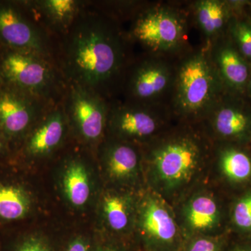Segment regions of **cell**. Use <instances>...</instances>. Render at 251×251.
Masks as SVG:
<instances>
[{"instance_id":"836d02e7","label":"cell","mask_w":251,"mask_h":251,"mask_svg":"<svg viewBox=\"0 0 251 251\" xmlns=\"http://www.w3.org/2000/svg\"><path fill=\"white\" fill-rule=\"evenodd\" d=\"M247 19L248 20V21H249V23H250L251 25V16H249V17L247 18Z\"/></svg>"},{"instance_id":"8992f818","label":"cell","mask_w":251,"mask_h":251,"mask_svg":"<svg viewBox=\"0 0 251 251\" xmlns=\"http://www.w3.org/2000/svg\"><path fill=\"white\" fill-rule=\"evenodd\" d=\"M226 195L206 181L173 206L184 241L198 236L216 237L229 233L231 204L227 205Z\"/></svg>"},{"instance_id":"e575fe53","label":"cell","mask_w":251,"mask_h":251,"mask_svg":"<svg viewBox=\"0 0 251 251\" xmlns=\"http://www.w3.org/2000/svg\"><path fill=\"white\" fill-rule=\"evenodd\" d=\"M3 46H1V44H0V54H1V51H2V49H3Z\"/></svg>"},{"instance_id":"3957f363","label":"cell","mask_w":251,"mask_h":251,"mask_svg":"<svg viewBox=\"0 0 251 251\" xmlns=\"http://www.w3.org/2000/svg\"><path fill=\"white\" fill-rule=\"evenodd\" d=\"M226 92L209 46L191 47L175 59L169 103L175 122L201 123Z\"/></svg>"},{"instance_id":"f546056e","label":"cell","mask_w":251,"mask_h":251,"mask_svg":"<svg viewBox=\"0 0 251 251\" xmlns=\"http://www.w3.org/2000/svg\"><path fill=\"white\" fill-rule=\"evenodd\" d=\"M13 153L7 140L0 130V166L12 161Z\"/></svg>"},{"instance_id":"4fadbf2b","label":"cell","mask_w":251,"mask_h":251,"mask_svg":"<svg viewBox=\"0 0 251 251\" xmlns=\"http://www.w3.org/2000/svg\"><path fill=\"white\" fill-rule=\"evenodd\" d=\"M214 143L251 141V103L245 96L226 92L202 122Z\"/></svg>"},{"instance_id":"5b68a950","label":"cell","mask_w":251,"mask_h":251,"mask_svg":"<svg viewBox=\"0 0 251 251\" xmlns=\"http://www.w3.org/2000/svg\"><path fill=\"white\" fill-rule=\"evenodd\" d=\"M0 85L56 104L62 102L68 83L53 59L3 48Z\"/></svg>"},{"instance_id":"7402d4cb","label":"cell","mask_w":251,"mask_h":251,"mask_svg":"<svg viewBox=\"0 0 251 251\" xmlns=\"http://www.w3.org/2000/svg\"><path fill=\"white\" fill-rule=\"evenodd\" d=\"M63 177V187L73 205H85L90 197L91 186L87 168L79 157L70 158Z\"/></svg>"},{"instance_id":"d6a6232c","label":"cell","mask_w":251,"mask_h":251,"mask_svg":"<svg viewBox=\"0 0 251 251\" xmlns=\"http://www.w3.org/2000/svg\"><path fill=\"white\" fill-rule=\"evenodd\" d=\"M2 249V239H1V236H0V251H1Z\"/></svg>"},{"instance_id":"7c38bea8","label":"cell","mask_w":251,"mask_h":251,"mask_svg":"<svg viewBox=\"0 0 251 251\" xmlns=\"http://www.w3.org/2000/svg\"><path fill=\"white\" fill-rule=\"evenodd\" d=\"M53 105L0 85V130L13 156L31 128Z\"/></svg>"},{"instance_id":"603a6c76","label":"cell","mask_w":251,"mask_h":251,"mask_svg":"<svg viewBox=\"0 0 251 251\" xmlns=\"http://www.w3.org/2000/svg\"><path fill=\"white\" fill-rule=\"evenodd\" d=\"M147 2L148 1L90 0L92 7L122 25L128 21L130 22Z\"/></svg>"},{"instance_id":"ffe728a7","label":"cell","mask_w":251,"mask_h":251,"mask_svg":"<svg viewBox=\"0 0 251 251\" xmlns=\"http://www.w3.org/2000/svg\"><path fill=\"white\" fill-rule=\"evenodd\" d=\"M138 193L116 188L104 195L102 201L104 221L115 238L126 240L124 237H129L133 234Z\"/></svg>"},{"instance_id":"9a60e30c","label":"cell","mask_w":251,"mask_h":251,"mask_svg":"<svg viewBox=\"0 0 251 251\" xmlns=\"http://www.w3.org/2000/svg\"><path fill=\"white\" fill-rule=\"evenodd\" d=\"M71 134L62 102L46 111L26 135L13 156L23 161L46 158L64 146Z\"/></svg>"},{"instance_id":"f1b7e54d","label":"cell","mask_w":251,"mask_h":251,"mask_svg":"<svg viewBox=\"0 0 251 251\" xmlns=\"http://www.w3.org/2000/svg\"><path fill=\"white\" fill-rule=\"evenodd\" d=\"M97 244L94 246L92 243L85 237H76L66 244L63 251H96Z\"/></svg>"},{"instance_id":"6da1fadb","label":"cell","mask_w":251,"mask_h":251,"mask_svg":"<svg viewBox=\"0 0 251 251\" xmlns=\"http://www.w3.org/2000/svg\"><path fill=\"white\" fill-rule=\"evenodd\" d=\"M123 25L89 4L56 41L54 60L68 84L90 89L111 100L121 94L126 71L134 58Z\"/></svg>"},{"instance_id":"2e32d148","label":"cell","mask_w":251,"mask_h":251,"mask_svg":"<svg viewBox=\"0 0 251 251\" xmlns=\"http://www.w3.org/2000/svg\"><path fill=\"white\" fill-rule=\"evenodd\" d=\"M246 145L214 143L208 181L225 193L251 184V153Z\"/></svg>"},{"instance_id":"5bb4252c","label":"cell","mask_w":251,"mask_h":251,"mask_svg":"<svg viewBox=\"0 0 251 251\" xmlns=\"http://www.w3.org/2000/svg\"><path fill=\"white\" fill-rule=\"evenodd\" d=\"M99 153L108 179L120 189L139 192L146 188L141 148L105 135Z\"/></svg>"},{"instance_id":"1f68e13d","label":"cell","mask_w":251,"mask_h":251,"mask_svg":"<svg viewBox=\"0 0 251 251\" xmlns=\"http://www.w3.org/2000/svg\"><path fill=\"white\" fill-rule=\"evenodd\" d=\"M245 97L251 103V73L250 77H249V82H248L247 90H246Z\"/></svg>"},{"instance_id":"484cf974","label":"cell","mask_w":251,"mask_h":251,"mask_svg":"<svg viewBox=\"0 0 251 251\" xmlns=\"http://www.w3.org/2000/svg\"><path fill=\"white\" fill-rule=\"evenodd\" d=\"M231 40L239 52L249 63L251 62V25L236 14L229 25L228 33Z\"/></svg>"},{"instance_id":"44dd1931","label":"cell","mask_w":251,"mask_h":251,"mask_svg":"<svg viewBox=\"0 0 251 251\" xmlns=\"http://www.w3.org/2000/svg\"><path fill=\"white\" fill-rule=\"evenodd\" d=\"M0 173V226L18 224L30 213L31 200L22 181Z\"/></svg>"},{"instance_id":"d4e9b609","label":"cell","mask_w":251,"mask_h":251,"mask_svg":"<svg viewBox=\"0 0 251 251\" xmlns=\"http://www.w3.org/2000/svg\"><path fill=\"white\" fill-rule=\"evenodd\" d=\"M1 239V251H57L47 238L37 234H21Z\"/></svg>"},{"instance_id":"7a4b0ae2","label":"cell","mask_w":251,"mask_h":251,"mask_svg":"<svg viewBox=\"0 0 251 251\" xmlns=\"http://www.w3.org/2000/svg\"><path fill=\"white\" fill-rule=\"evenodd\" d=\"M214 148L202 124L175 122L141 147L146 187L173 206L208 181Z\"/></svg>"},{"instance_id":"ac0fdd59","label":"cell","mask_w":251,"mask_h":251,"mask_svg":"<svg viewBox=\"0 0 251 251\" xmlns=\"http://www.w3.org/2000/svg\"><path fill=\"white\" fill-rule=\"evenodd\" d=\"M36 22L57 41L87 7L89 0H22Z\"/></svg>"},{"instance_id":"d6986e66","label":"cell","mask_w":251,"mask_h":251,"mask_svg":"<svg viewBox=\"0 0 251 251\" xmlns=\"http://www.w3.org/2000/svg\"><path fill=\"white\" fill-rule=\"evenodd\" d=\"M193 25L202 34V44L211 46L227 35L229 25L237 14L230 1L196 0L188 3Z\"/></svg>"},{"instance_id":"52a82bcc","label":"cell","mask_w":251,"mask_h":251,"mask_svg":"<svg viewBox=\"0 0 251 251\" xmlns=\"http://www.w3.org/2000/svg\"><path fill=\"white\" fill-rule=\"evenodd\" d=\"M131 239L139 251H181L182 234L173 206L148 188L138 193Z\"/></svg>"},{"instance_id":"8fae6325","label":"cell","mask_w":251,"mask_h":251,"mask_svg":"<svg viewBox=\"0 0 251 251\" xmlns=\"http://www.w3.org/2000/svg\"><path fill=\"white\" fill-rule=\"evenodd\" d=\"M110 103L90 89L68 84L62 104L70 133L82 144L100 145L106 135Z\"/></svg>"},{"instance_id":"d590c367","label":"cell","mask_w":251,"mask_h":251,"mask_svg":"<svg viewBox=\"0 0 251 251\" xmlns=\"http://www.w3.org/2000/svg\"></svg>"},{"instance_id":"9c48e42d","label":"cell","mask_w":251,"mask_h":251,"mask_svg":"<svg viewBox=\"0 0 251 251\" xmlns=\"http://www.w3.org/2000/svg\"><path fill=\"white\" fill-rule=\"evenodd\" d=\"M168 106L138 105L110 100L106 135L140 148L175 123Z\"/></svg>"},{"instance_id":"4dcf8cb0","label":"cell","mask_w":251,"mask_h":251,"mask_svg":"<svg viewBox=\"0 0 251 251\" xmlns=\"http://www.w3.org/2000/svg\"><path fill=\"white\" fill-rule=\"evenodd\" d=\"M226 251H251V242H230L229 237Z\"/></svg>"},{"instance_id":"e0dca14e","label":"cell","mask_w":251,"mask_h":251,"mask_svg":"<svg viewBox=\"0 0 251 251\" xmlns=\"http://www.w3.org/2000/svg\"><path fill=\"white\" fill-rule=\"evenodd\" d=\"M209 47L211 60L225 90L245 96L250 77V63L240 54L228 34Z\"/></svg>"},{"instance_id":"cb8c5ba5","label":"cell","mask_w":251,"mask_h":251,"mask_svg":"<svg viewBox=\"0 0 251 251\" xmlns=\"http://www.w3.org/2000/svg\"><path fill=\"white\" fill-rule=\"evenodd\" d=\"M231 204L229 229L251 235V189L239 195Z\"/></svg>"},{"instance_id":"83f0119b","label":"cell","mask_w":251,"mask_h":251,"mask_svg":"<svg viewBox=\"0 0 251 251\" xmlns=\"http://www.w3.org/2000/svg\"><path fill=\"white\" fill-rule=\"evenodd\" d=\"M96 251H138L133 243L125 239L112 238L110 240L98 243Z\"/></svg>"},{"instance_id":"30bf717a","label":"cell","mask_w":251,"mask_h":251,"mask_svg":"<svg viewBox=\"0 0 251 251\" xmlns=\"http://www.w3.org/2000/svg\"><path fill=\"white\" fill-rule=\"evenodd\" d=\"M0 44L54 60L56 41L36 22L22 0H0Z\"/></svg>"},{"instance_id":"ba28073f","label":"cell","mask_w":251,"mask_h":251,"mask_svg":"<svg viewBox=\"0 0 251 251\" xmlns=\"http://www.w3.org/2000/svg\"><path fill=\"white\" fill-rule=\"evenodd\" d=\"M175 59L142 53L135 56L122 82V100L138 105L169 107Z\"/></svg>"},{"instance_id":"277c9868","label":"cell","mask_w":251,"mask_h":251,"mask_svg":"<svg viewBox=\"0 0 251 251\" xmlns=\"http://www.w3.org/2000/svg\"><path fill=\"white\" fill-rule=\"evenodd\" d=\"M190 25H193L187 4L150 2L137 13L127 29L133 46L143 53L176 59L191 49L188 43Z\"/></svg>"},{"instance_id":"4316f807","label":"cell","mask_w":251,"mask_h":251,"mask_svg":"<svg viewBox=\"0 0 251 251\" xmlns=\"http://www.w3.org/2000/svg\"><path fill=\"white\" fill-rule=\"evenodd\" d=\"M229 233L224 235L198 236L185 239L181 251H226Z\"/></svg>"}]
</instances>
